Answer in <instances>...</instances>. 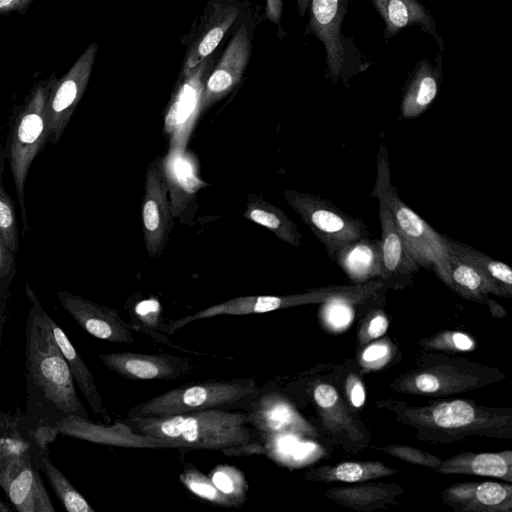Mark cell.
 <instances>
[{"label":"cell","instance_id":"cb8c5ba5","mask_svg":"<svg viewBox=\"0 0 512 512\" xmlns=\"http://www.w3.org/2000/svg\"><path fill=\"white\" fill-rule=\"evenodd\" d=\"M213 62L207 57L197 66L181 72V80L166 114V128H188L201 111L205 81Z\"/></svg>","mask_w":512,"mask_h":512},{"label":"cell","instance_id":"7dc6e473","mask_svg":"<svg viewBox=\"0 0 512 512\" xmlns=\"http://www.w3.org/2000/svg\"><path fill=\"white\" fill-rule=\"evenodd\" d=\"M11 2L12 0H0V8L9 5Z\"/></svg>","mask_w":512,"mask_h":512},{"label":"cell","instance_id":"f546056e","mask_svg":"<svg viewBox=\"0 0 512 512\" xmlns=\"http://www.w3.org/2000/svg\"><path fill=\"white\" fill-rule=\"evenodd\" d=\"M444 283L462 298L489 306L494 303L490 294L497 295L491 283L471 264L449 253Z\"/></svg>","mask_w":512,"mask_h":512},{"label":"cell","instance_id":"9c48e42d","mask_svg":"<svg viewBox=\"0 0 512 512\" xmlns=\"http://www.w3.org/2000/svg\"><path fill=\"white\" fill-rule=\"evenodd\" d=\"M284 198L323 244L332 262L342 247L371 237L361 218L348 215L329 199L292 189L284 190Z\"/></svg>","mask_w":512,"mask_h":512},{"label":"cell","instance_id":"4fadbf2b","mask_svg":"<svg viewBox=\"0 0 512 512\" xmlns=\"http://www.w3.org/2000/svg\"><path fill=\"white\" fill-rule=\"evenodd\" d=\"M57 434L103 444L125 448H180L176 443H170L150 435L134 431L126 423L113 425L97 424L86 417L67 414L53 426Z\"/></svg>","mask_w":512,"mask_h":512},{"label":"cell","instance_id":"ee69618b","mask_svg":"<svg viewBox=\"0 0 512 512\" xmlns=\"http://www.w3.org/2000/svg\"><path fill=\"white\" fill-rule=\"evenodd\" d=\"M282 14L281 0H266V16L267 18L279 25Z\"/></svg>","mask_w":512,"mask_h":512},{"label":"cell","instance_id":"7bdbcfd3","mask_svg":"<svg viewBox=\"0 0 512 512\" xmlns=\"http://www.w3.org/2000/svg\"><path fill=\"white\" fill-rule=\"evenodd\" d=\"M345 390L350 405L355 409L361 408L365 403V388L360 377L354 373L348 375Z\"/></svg>","mask_w":512,"mask_h":512},{"label":"cell","instance_id":"f1b7e54d","mask_svg":"<svg viewBox=\"0 0 512 512\" xmlns=\"http://www.w3.org/2000/svg\"><path fill=\"white\" fill-rule=\"evenodd\" d=\"M243 217L265 227L280 240L299 247L303 234L297 224L279 207L257 194H248Z\"/></svg>","mask_w":512,"mask_h":512},{"label":"cell","instance_id":"9a60e30c","mask_svg":"<svg viewBox=\"0 0 512 512\" xmlns=\"http://www.w3.org/2000/svg\"><path fill=\"white\" fill-rule=\"evenodd\" d=\"M247 424L262 436L295 435L316 436V429L307 422L284 394L265 392L251 401Z\"/></svg>","mask_w":512,"mask_h":512},{"label":"cell","instance_id":"8992f818","mask_svg":"<svg viewBox=\"0 0 512 512\" xmlns=\"http://www.w3.org/2000/svg\"><path fill=\"white\" fill-rule=\"evenodd\" d=\"M254 378L208 380L167 390L130 408L127 417H164L210 409H225L253 400Z\"/></svg>","mask_w":512,"mask_h":512},{"label":"cell","instance_id":"4316f807","mask_svg":"<svg viewBox=\"0 0 512 512\" xmlns=\"http://www.w3.org/2000/svg\"><path fill=\"white\" fill-rule=\"evenodd\" d=\"M440 474L478 475L512 481V451L463 452L446 460L435 470Z\"/></svg>","mask_w":512,"mask_h":512},{"label":"cell","instance_id":"d4e9b609","mask_svg":"<svg viewBox=\"0 0 512 512\" xmlns=\"http://www.w3.org/2000/svg\"><path fill=\"white\" fill-rule=\"evenodd\" d=\"M404 492L400 485L377 482L332 488L325 492V496L356 511L372 512L398 505Z\"/></svg>","mask_w":512,"mask_h":512},{"label":"cell","instance_id":"74e56055","mask_svg":"<svg viewBox=\"0 0 512 512\" xmlns=\"http://www.w3.org/2000/svg\"><path fill=\"white\" fill-rule=\"evenodd\" d=\"M419 346L425 351L447 354L473 351L476 343L468 334L459 331H442L418 340Z\"/></svg>","mask_w":512,"mask_h":512},{"label":"cell","instance_id":"484cf974","mask_svg":"<svg viewBox=\"0 0 512 512\" xmlns=\"http://www.w3.org/2000/svg\"><path fill=\"white\" fill-rule=\"evenodd\" d=\"M353 284H364L381 276L380 239L361 238L342 247L335 260Z\"/></svg>","mask_w":512,"mask_h":512},{"label":"cell","instance_id":"ac0fdd59","mask_svg":"<svg viewBox=\"0 0 512 512\" xmlns=\"http://www.w3.org/2000/svg\"><path fill=\"white\" fill-rule=\"evenodd\" d=\"M379 218L381 224V276L379 280L386 291L406 288L413 284V278L419 271V265L409 253L389 209L380 201Z\"/></svg>","mask_w":512,"mask_h":512},{"label":"cell","instance_id":"d6986e66","mask_svg":"<svg viewBox=\"0 0 512 512\" xmlns=\"http://www.w3.org/2000/svg\"><path fill=\"white\" fill-rule=\"evenodd\" d=\"M249 53V36L246 27L242 25L205 81L201 110L209 108L236 87L246 69Z\"/></svg>","mask_w":512,"mask_h":512},{"label":"cell","instance_id":"7402d4cb","mask_svg":"<svg viewBox=\"0 0 512 512\" xmlns=\"http://www.w3.org/2000/svg\"><path fill=\"white\" fill-rule=\"evenodd\" d=\"M442 57L434 65L426 58L419 60L409 73L400 104V116L412 119L420 116L435 100L443 80Z\"/></svg>","mask_w":512,"mask_h":512},{"label":"cell","instance_id":"8fae6325","mask_svg":"<svg viewBox=\"0 0 512 512\" xmlns=\"http://www.w3.org/2000/svg\"><path fill=\"white\" fill-rule=\"evenodd\" d=\"M0 486L20 512L55 511L32 456L20 439L0 438Z\"/></svg>","mask_w":512,"mask_h":512},{"label":"cell","instance_id":"ab89813d","mask_svg":"<svg viewBox=\"0 0 512 512\" xmlns=\"http://www.w3.org/2000/svg\"><path fill=\"white\" fill-rule=\"evenodd\" d=\"M380 449L387 454L405 462L428 467L433 470H436L443 462V460L437 456L411 446L394 444L382 447Z\"/></svg>","mask_w":512,"mask_h":512},{"label":"cell","instance_id":"bcb514c9","mask_svg":"<svg viewBox=\"0 0 512 512\" xmlns=\"http://www.w3.org/2000/svg\"><path fill=\"white\" fill-rule=\"evenodd\" d=\"M10 510L9 506H7L0 498V512H7Z\"/></svg>","mask_w":512,"mask_h":512},{"label":"cell","instance_id":"60d3db41","mask_svg":"<svg viewBox=\"0 0 512 512\" xmlns=\"http://www.w3.org/2000/svg\"><path fill=\"white\" fill-rule=\"evenodd\" d=\"M392 358V344L388 340H380L367 345L361 356L360 364L366 369H378Z\"/></svg>","mask_w":512,"mask_h":512},{"label":"cell","instance_id":"8d00e7d4","mask_svg":"<svg viewBox=\"0 0 512 512\" xmlns=\"http://www.w3.org/2000/svg\"><path fill=\"white\" fill-rule=\"evenodd\" d=\"M208 476L217 489L232 499L238 507L245 503L248 483L241 470L231 465H218Z\"/></svg>","mask_w":512,"mask_h":512},{"label":"cell","instance_id":"d6a6232c","mask_svg":"<svg viewBox=\"0 0 512 512\" xmlns=\"http://www.w3.org/2000/svg\"><path fill=\"white\" fill-rule=\"evenodd\" d=\"M237 14L238 8L233 5L219 7L212 14L204 32L191 45L181 72L194 68L212 54Z\"/></svg>","mask_w":512,"mask_h":512},{"label":"cell","instance_id":"83f0119b","mask_svg":"<svg viewBox=\"0 0 512 512\" xmlns=\"http://www.w3.org/2000/svg\"><path fill=\"white\" fill-rule=\"evenodd\" d=\"M443 240L447 251L475 267L495 288L498 296L512 297V270L507 264L446 235H443Z\"/></svg>","mask_w":512,"mask_h":512},{"label":"cell","instance_id":"5b68a950","mask_svg":"<svg viewBox=\"0 0 512 512\" xmlns=\"http://www.w3.org/2000/svg\"><path fill=\"white\" fill-rule=\"evenodd\" d=\"M371 196L389 209L400 236L419 267L433 271L444 282L449 254L443 234L438 233L401 200L392 183L390 162L383 144L378 150L376 183Z\"/></svg>","mask_w":512,"mask_h":512},{"label":"cell","instance_id":"b9f144b4","mask_svg":"<svg viewBox=\"0 0 512 512\" xmlns=\"http://www.w3.org/2000/svg\"><path fill=\"white\" fill-rule=\"evenodd\" d=\"M16 274L15 256L5 245L0 234V297L10 286L12 279Z\"/></svg>","mask_w":512,"mask_h":512},{"label":"cell","instance_id":"e575fe53","mask_svg":"<svg viewBox=\"0 0 512 512\" xmlns=\"http://www.w3.org/2000/svg\"><path fill=\"white\" fill-rule=\"evenodd\" d=\"M180 482L197 497L221 507H238L229 497L220 492L209 476L193 465H186L179 476Z\"/></svg>","mask_w":512,"mask_h":512},{"label":"cell","instance_id":"1f68e13d","mask_svg":"<svg viewBox=\"0 0 512 512\" xmlns=\"http://www.w3.org/2000/svg\"><path fill=\"white\" fill-rule=\"evenodd\" d=\"M49 323L56 342L68 363L73 380H75L81 393L96 414L107 417V410L103 404L102 397L100 396L90 369L79 356L64 331L50 316Z\"/></svg>","mask_w":512,"mask_h":512},{"label":"cell","instance_id":"4dcf8cb0","mask_svg":"<svg viewBox=\"0 0 512 512\" xmlns=\"http://www.w3.org/2000/svg\"><path fill=\"white\" fill-rule=\"evenodd\" d=\"M397 473L396 469L379 461H352L312 468L306 472L305 478L321 482L361 483Z\"/></svg>","mask_w":512,"mask_h":512},{"label":"cell","instance_id":"7a4b0ae2","mask_svg":"<svg viewBox=\"0 0 512 512\" xmlns=\"http://www.w3.org/2000/svg\"><path fill=\"white\" fill-rule=\"evenodd\" d=\"M246 412L210 409L164 417H127L134 431L186 449L225 450L254 443Z\"/></svg>","mask_w":512,"mask_h":512},{"label":"cell","instance_id":"6da1fadb","mask_svg":"<svg viewBox=\"0 0 512 512\" xmlns=\"http://www.w3.org/2000/svg\"><path fill=\"white\" fill-rule=\"evenodd\" d=\"M376 405L412 428L421 441L449 444L471 437L512 438V409L452 399L412 406L400 400H380Z\"/></svg>","mask_w":512,"mask_h":512},{"label":"cell","instance_id":"5bb4252c","mask_svg":"<svg viewBox=\"0 0 512 512\" xmlns=\"http://www.w3.org/2000/svg\"><path fill=\"white\" fill-rule=\"evenodd\" d=\"M142 222L147 253L156 258L162 253L171 230L168 187L158 159L149 163L147 168Z\"/></svg>","mask_w":512,"mask_h":512},{"label":"cell","instance_id":"2e32d148","mask_svg":"<svg viewBox=\"0 0 512 512\" xmlns=\"http://www.w3.org/2000/svg\"><path fill=\"white\" fill-rule=\"evenodd\" d=\"M57 296L62 307L90 335L113 343H135L130 325L117 310L67 291H58Z\"/></svg>","mask_w":512,"mask_h":512},{"label":"cell","instance_id":"d590c367","mask_svg":"<svg viewBox=\"0 0 512 512\" xmlns=\"http://www.w3.org/2000/svg\"><path fill=\"white\" fill-rule=\"evenodd\" d=\"M5 153L3 147L0 148V234L5 245L16 257L19 249V235L17 216L14 203L5 190L3 184V173L5 167Z\"/></svg>","mask_w":512,"mask_h":512},{"label":"cell","instance_id":"44dd1931","mask_svg":"<svg viewBox=\"0 0 512 512\" xmlns=\"http://www.w3.org/2000/svg\"><path fill=\"white\" fill-rule=\"evenodd\" d=\"M384 22L385 42L394 38L402 29L417 26L436 41L440 50L444 42L437 31V23L429 9L419 0H370Z\"/></svg>","mask_w":512,"mask_h":512},{"label":"cell","instance_id":"ba28073f","mask_svg":"<svg viewBox=\"0 0 512 512\" xmlns=\"http://www.w3.org/2000/svg\"><path fill=\"white\" fill-rule=\"evenodd\" d=\"M48 98L49 96L43 90L33 95L24 109L15 117L3 147L15 185L23 237L29 229L25 202L28 172L36 156L48 143Z\"/></svg>","mask_w":512,"mask_h":512},{"label":"cell","instance_id":"e0dca14e","mask_svg":"<svg viewBox=\"0 0 512 512\" xmlns=\"http://www.w3.org/2000/svg\"><path fill=\"white\" fill-rule=\"evenodd\" d=\"M98 356L108 369L131 380H173L193 369L190 359L164 353L109 352Z\"/></svg>","mask_w":512,"mask_h":512},{"label":"cell","instance_id":"603a6c76","mask_svg":"<svg viewBox=\"0 0 512 512\" xmlns=\"http://www.w3.org/2000/svg\"><path fill=\"white\" fill-rule=\"evenodd\" d=\"M95 49H90L78 73L63 81L48 98V143L57 144L64 134L67 124L86 86Z\"/></svg>","mask_w":512,"mask_h":512},{"label":"cell","instance_id":"ffe728a7","mask_svg":"<svg viewBox=\"0 0 512 512\" xmlns=\"http://www.w3.org/2000/svg\"><path fill=\"white\" fill-rule=\"evenodd\" d=\"M445 505L457 512H511L510 483L462 482L452 484L440 493Z\"/></svg>","mask_w":512,"mask_h":512},{"label":"cell","instance_id":"277c9868","mask_svg":"<svg viewBox=\"0 0 512 512\" xmlns=\"http://www.w3.org/2000/svg\"><path fill=\"white\" fill-rule=\"evenodd\" d=\"M416 365L398 375L390 388L398 393L446 397L471 392L505 379L500 370L481 363L434 351H420Z\"/></svg>","mask_w":512,"mask_h":512},{"label":"cell","instance_id":"52a82bcc","mask_svg":"<svg viewBox=\"0 0 512 512\" xmlns=\"http://www.w3.org/2000/svg\"><path fill=\"white\" fill-rule=\"evenodd\" d=\"M350 0H310L306 34H313L325 48L326 75L332 83L342 81L347 87L372 61L342 30Z\"/></svg>","mask_w":512,"mask_h":512},{"label":"cell","instance_id":"30bf717a","mask_svg":"<svg viewBox=\"0 0 512 512\" xmlns=\"http://www.w3.org/2000/svg\"><path fill=\"white\" fill-rule=\"evenodd\" d=\"M365 295V287L361 284L328 286L311 289L304 293L284 296H242L210 306L192 315L174 321L170 332H174L186 324L220 315H248L266 313L294 306L327 303L336 300L356 302Z\"/></svg>","mask_w":512,"mask_h":512},{"label":"cell","instance_id":"836d02e7","mask_svg":"<svg viewBox=\"0 0 512 512\" xmlns=\"http://www.w3.org/2000/svg\"><path fill=\"white\" fill-rule=\"evenodd\" d=\"M39 468L45 473L51 487L68 512H94L86 499L67 477L51 462L46 450L37 455Z\"/></svg>","mask_w":512,"mask_h":512},{"label":"cell","instance_id":"f35d334b","mask_svg":"<svg viewBox=\"0 0 512 512\" xmlns=\"http://www.w3.org/2000/svg\"><path fill=\"white\" fill-rule=\"evenodd\" d=\"M388 328V319L380 307H373L364 313L358 331V344L366 345L370 341L383 336Z\"/></svg>","mask_w":512,"mask_h":512},{"label":"cell","instance_id":"7c38bea8","mask_svg":"<svg viewBox=\"0 0 512 512\" xmlns=\"http://www.w3.org/2000/svg\"><path fill=\"white\" fill-rule=\"evenodd\" d=\"M311 398L323 431L344 451L358 453L369 445V431L333 385L315 384Z\"/></svg>","mask_w":512,"mask_h":512},{"label":"cell","instance_id":"3957f363","mask_svg":"<svg viewBox=\"0 0 512 512\" xmlns=\"http://www.w3.org/2000/svg\"><path fill=\"white\" fill-rule=\"evenodd\" d=\"M26 294L32 304L26 331V363L35 384L56 408L67 414L88 418L79 401L68 363L56 342L49 315L35 293L26 284Z\"/></svg>","mask_w":512,"mask_h":512},{"label":"cell","instance_id":"f6af8a7d","mask_svg":"<svg viewBox=\"0 0 512 512\" xmlns=\"http://www.w3.org/2000/svg\"><path fill=\"white\" fill-rule=\"evenodd\" d=\"M296 3L300 16L304 17L308 10L310 0H296Z\"/></svg>","mask_w":512,"mask_h":512}]
</instances>
